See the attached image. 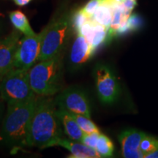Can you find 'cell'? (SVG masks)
<instances>
[{
	"instance_id": "cell-5",
	"label": "cell",
	"mask_w": 158,
	"mask_h": 158,
	"mask_svg": "<svg viewBox=\"0 0 158 158\" xmlns=\"http://www.w3.org/2000/svg\"><path fill=\"white\" fill-rule=\"evenodd\" d=\"M0 95L6 102H23L37 96L31 87L29 70L12 68L4 76Z\"/></svg>"
},
{
	"instance_id": "cell-29",
	"label": "cell",
	"mask_w": 158,
	"mask_h": 158,
	"mask_svg": "<svg viewBox=\"0 0 158 158\" xmlns=\"http://www.w3.org/2000/svg\"><path fill=\"white\" fill-rule=\"evenodd\" d=\"M108 2H110V4H122L124 0H107Z\"/></svg>"
},
{
	"instance_id": "cell-13",
	"label": "cell",
	"mask_w": 158,
	"mask_h": 158,
	"mask_svg": "<svg viewBox=\"0 0 158 158\" xmlns=\"http://www.w3.org/2000/svg\"><path fill=\"white\" fill-rule=\"evenodd\" d=\"M57 114L62 123L64 133L66 134L69 139L81 142L85 133L79 127L76 119L73 117L70 112L58 108Z\"/></svg>"
},
{
	"instance_id": "cell-25",
	"label": "cell",
	"mask_w": 158,
	"mask_h": 158,
	"mask_svg": "<svg viewBox=\"0 0 158 158\" xmlns=\"http://www.w3.org/2000/svg\"><path fill=\"white\" fill-rule=\"evenodd\" d=\"M5 24V15L0 11V37L2 34Z\"/></svg>"
},
{
	"instance_id": "cell-16",
	"label": "cell",
	"mask_w": 158,
	"mask_h": 158,
	"mask_svg": "<svg viewBox=\"0 0 158 158\" xmlns=\"http://www.w3.org/2000/svg\"><path fill=\"white\" fill-rule=\"evenodd\" d=\"M108 29L106 27L95 23L93 31L87 37H86L94 51L108 40Z\"/></svg>"
},
{
	"instance_id": "cell-21",
	"label": "cell",
	"mask_w": 158,
	"mask_h": 158,
	"mask_svg": "<svg viewBox=\"0 0 158 158\" xmlns=\"http://www.w3.org/2000/svg\"><path fill=\"white\" fill-rule=\"evenodd\" d=\"M102 2H103V0H89L86 4V5L83 7L82 10L91 19V17L93 15L94 12L100 7Z\"/></svg>"
},
{
	"instance_id": "cell-19",
	"label": "cell",
	"mask_w": 158,
	"mask_h": 158,
	"mask_svg": "<svg viewBox=\"0 0 158 158\" xmlns=\"http://www.w3.org/2000/svg\"><path fill=\"white\" fill-rule=\"evenodd\" d=\"M90 18L84 13L82 8L75 11L73 14L71 15V24L73 29L78 33L81 27Z\"/></svg>"
},
{
	"instance_id": "cell-18",
	"label": "cell",
	"mask_w": 158,
	"mask_h": 158,
	"mask_svg": "<svg viewBox=\"0 0 158 158\" xmlns=\"http://www.w3.org/2000/svg\"><path fill=\"white\" fill-rule=\"evenodd\" d=\"M71 115L73 116L77 123L82 130L85 134H89L92 133H100V130L97 127V125L94 123L92 120L90 119L89 117L82 115V114L70 113Z\"/></svg>"
},
{
	"instance_id": "cell-10",
	"label": "cell",
	"mask_w": 158,
	"mask_h": 158,
	"mask_svg": "<svg viewBox=\"0 0 158 158\" xmlns=\"http://www.w3.org/2000/svg\"><path fill=\"white\" fill-rule=\"evenodd\" d=\"M93 49L86 37L80 34L72 43L69 53V65L73 70H78L89 60L93 54Z\"/></svg>"
},
{
	"instance_id": "cell-20",
	"label": "cell",
	"mask_w": 158,
	"mask_h": 158,
	"mask_svg": "<svg viewBox=\"0 0 158 158\" xmlns=\"http://www.w3.org/2000/svg\"><path fill=\"white\" fill-rule=\"evenodd\" d=\"M158 148V140L153 137H150L145 135L142 138L141 144H140V149L143 154L144 156L152 152Z\"/></svg>"
},
{
	"instance_id": "cell-4",
	"label": "cell",
	"mask_w": 158,
	"mask_h": 158,
	"mask_svg": "<svg viewBox=\"0 0 158 158\" xmlns=\"http://www.w3.org/2000/svg\"><path fill=\"white\" fill-rule=\"evenodd\" d=\"M71 15L65 13L52 20L43 29L40 54L38 62L49 59L64 53L68 44L71 31Z\"/></svg>"
},
{
	"instance_id": "cell-12",
	"label": "cell",
	"mask_w": 158,
	"mask_h": 158,
	"mask_svg": "<svg viewBox=\"0 0 158 158\" xmlns=\"http://www.w3.org/2000/svg\"><path fill=\"white\" fill-rule=\"evenodd\" d=\"M56 146H60L70 152L69 157L72 158H98L101 157L95 149L85 145L82 142L65 139L62 138L58 141Z\"/></svg>"
},
{
	"instance_id": "cell-14",
	"label": "cell",
	"mask_w": 158,
	"mask_h": 158,
	"mask_svg": "<svg viewBox=\"0 0 158 158\" xmlns=\"http://www.w3.org/2000/svg\"><path fill=\"white\" fill-rule=\"evenodd\" d=\"M112 15H113V4L108 2L107 0H103L102 3L94 12L90 19L95 23L109 29L111 23Z\"/></svg>"
},
{
	"instance_id": "cell-27",
	"label": "cell",
	"mask_w": 158,
	"mask_h": 158,
	"mask_svg": "<svg viewBox=\"0 0 158 158\" xmlns=\"http://www.w3.org/2000/svg\"><path fill=\"white\" fill-rule=\"evenodd\" d=\"M31 0H13L15 5L18 6H25L30 2Z\"/></svg>"
},
{
	"instance_id": "cell-1",
	"label": "cell",
	"mask_w": 158,
	"mask_h": 158,
	"mask_svg": "<svg viewBox=\"0 0 158 158\" xmlns=\"http://www.w3.org/2000/svg\"><path fill=\"white\" fill-rule=\"evenodd\" d=\"M51 96H37L28 135V147L44 149L56 146L62 138L63 127Z\"/></svg>"
},
{
	"instance_id": "cell-17",
	"label": "cell",
	"mask_w": 158,
	"mask_h": 158,
	"mask_svg": "<svg viewBox=\"0 0 158 158\" xmlns=\"http://www.w3.org/2000/svg\"><path fill=\"white\" fill-rule=\"evenodd\" d=\"M95 149L101 157H110L113 155L114 147L109 138L100 133Z\"/></svg>"
},
{
	"instance_id": "cell-3",
	"label": "cell",
	"mask_w": 158,
	"mask_h": 158,
	"mask_svg": "<svg viewBox=\"0 0 158 158\" xmlns=\"http://www.w3.org/2000/svg\"><path fill=\"white\" fill-rule=\"evenodd\" d=\"M64 53L40 61L29 70L31 87L39 96H54L64 88Z\"/></svg>"
},
{
	"instance_id": "cell-22",
	"label": "cell",
	"mask_w": 158,
	"mask_h": 158,
	"mask_svg": "<svg viewBox=\"0 0 158 158\" xmlns=\"http://www.w3.org/2000/svg\"><path fill=\"white\" fill-rule=\"evenodd\" d=\"M100 133H92L89 134H84L81 142L89 147L95 149L97 143H98L99 136Z\"/></svg>"
},
{
	"instance_id": "cell-7",
	"label": "cell",
	"mask_w": 158,
	"mask_h": 158,
	"mask_svg": "<svg viewBox=\"0 0 158 158\" xmlns=\"http://www.w3.org/2000/svg\"><path fill=\"white\" fill-rule=\"evenodd\" d=\"M54 100L59 108L91 118L89 102L86 93L81 88L70 86L63 89Z\"/></svg>"
},
{
	"instance_id": "cell-8",
	"label": "cell",
	"mask_w": 158,
	"mask_h": 158,
	"mask_svg": "<svg viewBox=\"0 0 158 158\" xmlns=\"http://www.w3.org/2000/svg\"><path fill=\"white\" fill-rule=\"evenodd\" d=\"M94 73L100 100L104 103H113L119 94V86L114 74L109 68L103 64L97 65Z\"/></svg>"
},
{
	"instance_id": "cell-28",
	"label": "cell",
	"mask_w": 158,
	"mask_h": 158,
	"mask_svg": "<svg viewBox=\"0 0 158 158\" xmlns=\"http://www.w3.org/2000/svg\"><path fill=\"white\" fill-rule=\"evenodd\" d=\"M145 158H158V148L155 149L152 152L148 154V155L144 156Z\"/></svg>"
},
{
	"instance_id": "cell-11",
	"label": "cell",
	"mask_w": 158,
	"mask_h": 158,
	"mask_svg": "<svg viewBox=\"0 0 158 158\" xmlns=\"http://www.w3.org/2000/svg\"><path fill=\"white\" fill-rule=\"evenodd\" d=\"M145 134L136 130H127L118 135L122 156L125 158H142L143 154L140 149L142 138Z\"/></svg>"
},
{
	"instance_id": "cell-6",
	"label": "cell",
	"mask_w": 158,
	"mask_h": 158,
	"mask_svg": "<svg viewBox=\"0 0 158 158\" xmlns=\"http://www.w3.org/2000/svg\"><path fill=\"white\" fill-rule=\"evenodd\" d=\"M43 36V31L34 35H23L18 45L13 68L29 70L38 62Z\"/></svg>"
},
{
	"instance_id": "cell-9",
	"label": "cell",
	"mask_w": 158,
	"mask_h": 158,
	"mask_svg": "<svg viewBox=\"0 0 158 158\" xmlns=\"http://www.w3.org/2000/svg\"><path fill=\"white\" fill-rule=\"evenodd\" d=\"M23 34L16 29L0 39V71L7 72L13 68L15 55L21 35Z\"/></svg>"
},
{
	"instance_id": "cell-26",
	"label": "cell",
	"mask_w": 158,
	"mask_h": 158,
	"mask_svg": "<svg viewBox=\"0 0 158 158\" xmlns=\"http://www.w3.org/2000/svg\"><path fill=\"white\" fill-rule=\"evenodd\" d=\"M5 101L3 100L1 95H0V120L2 119L4 110H5Z\"/></svg>"
},
{
	"instance_id": "cell-2",
	"label": "cell",
	"mask_w": 158,
	"mask_h": 158,
	"mask_svg": "<svg viewBox=\"0 0 158 158\" xmlns=\"http://www.w3.org/2000/svg\"><path fill=\"white\" fill-rule=\"evenodd\" d=\"M37 96L27 101L7 102L0 129V141L7 147L19 149L28 146L29 124Z\"/></svg>"
},
{
	"instance_id": "cell-15",
	"label": "cell",
	"mask_w": 158,
	"mask_h": 158,
	"mask_svg": "<svg viewBox=\"0 0 158 158\" xmlns=\"http://www.w3.org/2000/svg\"><path fill=\"white\" fill-rule=\"evenodd\" d=\"M9 18L14 28L21 31L23 35H34L36 34L31 29L28 19L22 11H12L9 13Z\"/></svg>"
},
{
	"instance_id": "cell-24",
	"label": "cell",
	"mask_w": 158,
	"mask_h": 158,
	"mask_svg": "<svg viewBox=\"0 0 158 158\" xmlns=\"http://www.w3.org/2000/svg\"><path fill=\"white\" fill-rule=\"evenodd\" d=\"M136 3H137V0H124L122 5L126 11L132 13V10L135 7Z\"/></svg>"
},
{
	"instance_id": "cell-30",
	"label": "cell",
	"mask_w": 158,
	"mask_h": 158,
	"mask_svg": "<svg viewBox=\"0 0 158 158\" xmlns=\"http://www.w3.org/2000/svg\"><path fill=\"white\" fill-rule=\"evenodd\" d=\"M7 72H8V71H7ZM6 73L7 72H1V71H0V86H1L2 81L3 78H4V76H5Z\"/></svg>"
},
{
	"instance_id": "cell-23",
	"label": "cell",
	"mask_w": 158,
	"mask_h": 158,
	"mask_svg": "<svg viewBox=\"0 0 158 158\" xmlns=\"http://www.w3.org/2000/svg\"><path fill=\"white\" fill-rule=\"evenodd\" d=\"M142 21L140 16L138 15H130L127 21V26L128 31H135L141 27Z\"/></svg>"
}]
</instances>
